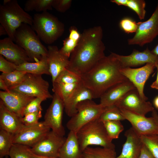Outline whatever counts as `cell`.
I'll return each instance as SVG.
<instances>
[{
  "mask_svg": "<svg viewBox=\"0 0 158 158\" xmlns=\"http://www.w3.org/2000/svg\"><path fill=\"white\" fill-rule=\"evenodd\" d=\"M83 84L82 82L74 84L52 83V91L56 94L64 102L75 90Z\"/></svg>",
  "mask_w": 158,
  "mask_h": 158,
  "instance_id": "4316f807",
  "label": "cell"
},
{
  "mask_svg": "<svg viewBox=\"0 0 158 158\" xmlns=\"http://www.w3.org/2000/svg\"><path fill=\"white\" fill-rule=\"evenodd\" d=\"M8 37L0 40V54L17 66L32 62L25 50Z\"/></svg>",
  "mask_w": 158,
  "mask_h": 158,
  "instance_id": "2e32d148",
  "label": "cell"
},
{
  "mask_svg": "<svg viewBox=\"0 0 158 158\" xmlns=\"http://www.w3.org/2000/svg\"><path fill=\"white\" fill-rule=\"evenodd\" d=\"M152 115L154 118L158 127V113L156 110L154 109L153 110L152 112Z\"/></svg>",
  "mask_w": 158,
  "mask_h": 158,
  "instance_id": "c3c4849f",
  "label": "cell"
},
{
  "mask_svg": "<svg viewBox=\"0 0 158 158\" xmlns=\"http://www.w3.org/2000/svg\"><path fill=\"white\" fill-rule=\"evenodd\" d=\"M155 68V64L148 63L139 68H122L120 70V72L133 84L141 98L143 100L147 101L148 98L144 93V86Z\"/></svg>",
  "mask_w": 158,
  "mask_h": 158,
  "instance_id": "7c38bea8",
  "label": "cell"
},
{
  "mask_svg": "<svg viewBox=\"0 0 158 158\" xmlns=\"http://www.w3.org/2000/svg\"><path fill=\"white\" fill-rule=\"evenodd\" d=\"M122 68L116 54L111 53L80 76L82 82L91 91L94 99L100 98L111 87L128 80L121 73Z\"/></svg>",
  "mask_w": 158,
  "mask_h": 158,
  "instance_id": "7a4b0ae2",
  "label": "cell"
},
{
  "mask_svg": "<svg viewBox=\"0 0 158 158\" xmlns=\"http://www.w3.org/2000/svg\"><path fill=\"white\" fill-rule=\"evenodd\" d=\"M21 118L8 109L0 99V129L14 134L18 133L25 126L22 123Z\"/></svg>",
  "mask_w": 158,
  "mask_h": 158,
  "instance_id": "7402d4cb",
  "label": "cell"
},
{
  "mask_svg": "<svg viewBox=\"0 0 158 158\" xmlns=\"http://www.w3.org/2000/svg\"><path fill=\"white\" fill-rule=\"evenodd\" d=\"M72 2L71 0H53L52 7L57 11L64 13L70 8Z\"/></svg>",
  "mask_w": 158,
  "mask_h": 158,
  "instance_id": "b9f144b4",
  "label": "cell"
},
{
  "mask_svg": "<svg viewBox=\"0 0 158 158\" xmlns=\"http://www.w3.org/2000/svg\"><path fill=\"white\" fill-rule=\"evenodd\" d=\"M140 158H155L143 143Z\"/></svg>",
  "mask_w": 158,
  "mask_h": 158,
  "instance_id": "ee69618b",
  "label": "cell"
},
{
  "mask_svg": "<svg viewBox=\"0 0 158 158\" xmlns=\"http://www.w3.org/2000/svg\"><path fill=\"white\" fill-rule=\"evenodd\" d=\"M69 34L68 37L75 41L79 42L81 37L80 34L76 28L74 26L71 27L69 30Z\"/></svg>",
  "mask_w": 158,
  "mask_h": 158,
  "instance_id": "7bdbcfd3",
  "label": "cell"
},
{
  "mask_svg": "<svg viewBox=\"0 0 158 158\" xmlns=\"http://www.w3.org/2000/svg\"><path fill=\"white\" fill-rule=\"evenodd\" d=\"M52 99L51 102L45 114L44 122L52 130L60 136H64L65 134L62 123L64 102L55 93Z\"/></svg>",
  "mask_w": 158,
  "mask_h": 158,
  "instance_id": "8fae6325",
  "label": "cell"
},
{
  "mask_svg": "<svg viewBox=\"0 0 158 158\" xmlns=\"http://www.w3.org/2000/svg\"><path fill=\"white\" fill-rule=\"evenodd\" d=\"M7 35V32L5 28L1 24L0 25V36Z\"/></svg>",
  "mask_w": 158,
  "mask_h": 158,
  "instance_id": "681fc988",
  "label": "cell"
},
{
  "mask_svg": "<svg viewBox=\"0 0 158 158\" xmlns=\"http://www.w3.org/2000/svg\"><path fill=\"white\" fill-rule=\"evenodd\" d=\"M119 108L125 120L130 123L132 127L139 135L158 134V127L154 117H147L145 116Z\"/></svg>",
  "mask_w": 158,
  "mask_h": 158,
  "instance_id": "4fadbf2b",
  "label": "cell"
},
{
  "mask_svg": "<svg viewBox=\"0 0 158 158\" xmlns=\"http://www.w3.org/2000/svg\"><path fill=\"white\" fill-rule=\"evenodd\" d=\"M155 65L157 69V75L156 80L151 84L150 87L152 88L158 90V64H156Z\"/></svg>",
  "mask_w": 158,
  "mask_h": 158,
  "instance_id": "bcb514c9",
  "label": "cell"
},
{
  "mask_svg": "<svg viewBox=\"0 0 158 158\" xmlns=\"http://www.w3.org/2000/svg\"><path fill=\"white\" fill-rule=\"evenodd\" d=\"M59 158H83V152L75 132L70 131L59 150Z\"/></svg>",
  "mask_w": 158,
  "mask_h": 158,
  "instance_id": "cb8c5ba5",
  "label": "cell"
},
{
  "mask_svg": "<svg viewBox=\"0 0 158 158\" xmlns=\"http://www.w3.org/2000/svg\"><path fill=\"white\" fill-rule=\"evenodd\" d=\"M11 0H4L3 2V4H5L9 2Z\"/></svg>",
  "mask_w": 158,
  "mask_h": 158,
  "instance_id": "db71d44e",
  "label": "cell"
},
{
  "mask_svg": "<svg viewBox=\"0 0 158 158\" xmlns=\"http://www.w3.org/2000/svg\"><path fill=\"white\" fill-rule=\"evenodd\" d=\"M105 109L106 107L92 100L82 101L78 105L77 112L71 117L66 123V127L70 131L76 133L86 124L99 118Z\"/></svg>",
  "mask_w": 158,
  "mask_h": 158,
  "instance_id": "52a82bcc",
  "label": "cell"
},
{
  "mask_svg": "<svg viewBox=\"0 0 158 158\" xmlns=\"http://www.w3.org/2000/svg\"><path fill=\"white\" fill-rule=\"evenodd\" d=\"M66 138L50 130L31 148V151L37 155L59 158V150Z\"/></svg>",
  "mask_w": 158,
  "mask_h": 158,
  "instance_id": "30bf717a",
  "label": "cell"
},
{
  "mask_svg": "<svg viewBox=\"0 0 158 158\" xmlns=\"http://www.w3.org/2000/svg\"><path fill=\"white\" fill-rule=\"evenodd\" d=\"M94 99L90 90L83 84L79 86L64 102V110L66 114L71 117L77 112V107L81 102Z\"/></svg>",
  "mask_w": 158,
  "mask_h": 158,
  "instance_id": "603a6c76",
  "label": "cell"
},
{
  "mask_svg": "<svg viewBox=\"0 0 158 158\" xmlns=\"http://www.w3.org/2000/svg\"><path fill=\"white\" fill-rule=\"evenodd\" d=\"M63 46L59 51L61 54L69 58L79 42L68 37L63 40Z\"/></svg>",
  "mask_w": 158,
  "mask_h": 158,
  "instance_id": "74e56055",
  "label": "cell"
},
{
  "mask_svg": "<svg viewBox=\"0 0 158 158\" xmlns=\"http://www.w3.org/2000/svg\"><path fill=\"white\" fill-rule=\"evenodd\" d=\"M142 143L148 149L155 158H158V135L140 136Z\"/></svg>",
  "mask_w": 158,
  "mask_h": 158,
  "instance_id": "d6a6232c",
  "label": "cell"
},
{
  "mask_svg": "<svg viewBox=\"0 0 158 158\" xmlns=\"http://www.w3.org/2000/svg\"><path fill=\"white\" fill-rule=\"evenodd\" d=\"M30 26L23 23L14 34V42L26 51L32 62H37L47 56L48 50Z\"/></svg>",
  "mask_w": 158,
  "mask_h": 158,
  "instance_id": "8992f818",
  "label": "cell"
},
{
  "mask_svg": "<svg viewBox=\"0 0 158 158\" xmlns=\"http://www.w3.org/2000/svg\"><path fill=\"white\" fill-rule=\"evenodd\" d=\"M145 6V1L144 0H128L127 5L135 12L141 20L145 18L146 13Z\"/></svg>",
  "mask_w": 158,
  "mask_h": 158,
  "instance_id": "d590c367",
  "label": "cell"
},
{
  "mask_svg": "<svg viewBox=\"0 0 158 158\" xmlns=\"http://www.w3.org/2000/svg\"><path fill=\"white\" fill-rule=\"evenodd\" d=\"M42 117V111L28 114L21 118L23 124L26 126H31L38 123Z\"/></svg>",
  "mask_w": 158,
  "mask_h": 158,
  "instance_id": "f35d334b",
  "label": "cell"
},
{
  "mask_svg": "<svg viewBox=\"0 0 158 158\" xmlns=\"http://www.w3.org/2000/svg\"><path fill=\"white\" fill-rule=\"evenodd\" d=\"M0 98L8 109L22 118L24 116L26 107L35 97L10 90L9 92L0 91Z\"/></svg>",
  "mask_w": 158,
  "mask_h": 158,
  "instance_id": "e0dca14e",
  "label": "cell"
},
{
  "mask_svg": "<svg viewBox=\"0 0 158 158\" xmlns=\"http://www.w3.org/2000/svg\"><path fill=\"white\" fill-rule=\"evenodd\" d=\"M128 0H111L110 1L115 3L118 6H127Z\"/></svg>",
  "mask_w": 158,
  "mask_h": 158,
  "instance_id": "f6af8a7d",
  "label": "cell"
},
{
  "mask_svg": "<svg viewBox=\"0 0 158 158\" xmlns=\"http://www.w3.org/2000/svg\"><path fill=\"white\" fill-rule=\"evenodd\" d=\"M8 156L10 158H32L31 148L22 144H13Z\"/></svg>",
  "mask_w": 158,
  "mask_h": 158,
  "instance_id": "836d02e7",
  "label": "cell"
},
{
  "mask_svg": "<svg viewBox=\"0 0 158 158\" xmlns=\"http://www.w3.org/2000/svg\"><path fill=\"white\" fill-rule=\"evenodd\" d=\"M50 129L44 121L39 122L33 125L25 126L20 131L14 135L13 143L22 144L32 147Z\"/></svg>",
  "mask_w": 158,
  "mask_h": 158,
  "instance_id": "5bb4252c",
  "label": "cell"
},
{
  "mask_svg": "<svg viewBox=\"0 0 158 158\" xmlns=\"http://www.w3.org/2000/svg\"><path fill=\"white\" fill-rule=\"evenodd\" d=\"M0 89L4 91L9 92L10 91L4 82L1 78H0Z\"/></svg>",
  "mask_w": 158,
  "mask_h": 158,
  "instance_id": "7dc6e473",
  "label": "cell"
},
{
  "mask_svg": "<svg viewBox=\"0 0 158 158\" xmlns=\"http://www.w3.org/2000/svg\"><path fill=\"white\" fill-rule=\"evenodd\" d=\"M99 119L102 122L108 121H121L125 120L121 114L120 109L115 105L106 107L105 110L100 116Z\"/></svg>",
  "mask_w": 158,
  "mask_h": 158,
  "instance_id": "4dcf8cb0",
  "label": "cell"
},
{
  "mask_svg": "<svg viewBox=\"0 0 158 158\" xmlns=\"http://www.w3.org/2000/svg\"><path fill=\"white\" fill-rule=\"evenodd\" d=\"M151 51L154 54L158 56V44L151 50Z\"/></svg>",
  "mask_w": 158,
  "mask_h": 158,
  "instance_id": "f5cc1de1",
  "label": "cell"
},
{
  "mask_svg": "<svg viewBox=\"0 0 158 158\" xmlns=\"http://www.w3.org/2000/svg\"><path fill=\"white\" fill-rule=\"evenodd\" d=\"M0 23L5 29L8 37L14 42V34L23 23L32 26L33 18L25 11L16 0L0 6Z\"/></svg>",
  "mask_w": 158,
  "mask_h": 158,
  "instance_id": "277c9868",
  "label": "cell"
},
{
  "mask_svg": "<svg viewBox=\"0 0 158 158\" xmlns=\"http://www.w3.org/2000/svg\"><path fill=\"white\" fill-rule=\"evenodd\" d=\"M115 149L89 147L83 152V158H115Z\"/></svg>",
  "mask_w": 158,
  "mask_h": 158,
  "instance_id": "484cf974",
  "label": "cell"
},
{
  "mask_svg": "<svg viewBox=\"0 0 158 158\" xmlns=\"http://www.w3.org/2000/svg\"><path fill=\"white\" fill-rule=\"evenodd\" d=\"M17 66L0 54V71L2 73H8L13 71L17 70Z\"/></svg>",
  "mask_w": 158,
  "mask_h": 158,
  "instance_id": "60d3db41",
  "label": "cell"
},
{
  "mask_svg": "<svg viewBox=\"0 0 158 158\" xmlns=\"http://www.w3.org/2000/svg\"><path fill=\"white\" fill-rule=\"evenodd\" d=\"M27 73L16 70L8 73H2L0 78L4 82L9 89L17 86L23 81Z\"/></svg>",
  "mask_w": 158,
  "mask_h": 158,
  "instance_id": "83f0119b",
  "label": "cell"
},
{
  "mask_svg": "<svg viewBox=\"0 0 158 158\" xmlns=\"http://www.w3.org/2000/svg\"><path fill=\"white\" fill-rule=\"evenodd\" d=\"M49 82L44 80L41 75L27 73L21 83L9 89L28 96L47 99L52 98L53 97L49 92Z\"/></svg>",
  "mask_w": 158,
  "mask_h": 158,
  "instance_id": "ba28073f",
  "label": "cell"
},
{
  "mask_svg": "<svg viewBox=\"0 0 158 158\" xmlns=\"http://www.w3.org/2000/svg\"><path fill=\"white\" fill-rule=\"evenodd\" d=\"M46 99L43 98L35 97L30 102L26 107L24 112V116L28 113L42 111L41 104Z\"/></svg>",
  "mask_w": 158,
  "mask_h": 158,
  "instance_id": "ab89813d",
  "label": "cell"
},
{
  "mask_svg": "<svg viewBox=\"0 0 158 158\" xmlns=\"http://www.w3.org/2000/svg\"><path fill=\"white\" fill-rule=\"evenodd\" d=\"M135 89L133 84L129 80L118 84L101 96L99 104L104 107L115 105L127 92Z\"/></svg>",
  "mask_w": 158,
  "mask_h": 158,
  "instance_id": "d6986e66",
  "label": "cell"
},
{
  "mask_svg": "<svg viewBox=\"0 0 158 158\" xmlns=\"http://www.w3.org/2000/svg\"><path fill=\"white\" fill-rule=\"evenodd\" d=\"M153 104L154 107L158 109V96L154 98L153 101Z\"/></svg>",
  "mask_w": 158,
  "mask_h": 158,
  "instance_id": "816d5d0a",
  "label": "cell"
},
{
  "mask_svg": "<svg viewBox=\"0 0 158 158\" xmlns=\"http://www.w3.org/2000/svg\"><path fill=\"white\" fill-rule=\"evenodd\" d=\"M119 25L121 29L128 34L135 33L138 26L137 23L128 17L122 19L119 22Z\"/></svg>",
  "mask_w": 158,
  "mask_h": 158,
  "instance_id": "8d00e7d4",
  "label": "cell"
},
{
  "mask_svg": "<svg viewBox=\"0 0 158 158\" xmlns=\"http://www.w3.org/2000/svg\"><path fill=\"white\" fill-rule=\"evenodd\" d=\"M126 140L121 152L115 158H140L142 145L139 135L131 127L126 131Z\"/></svg>",
  "mask_w": 158,
  "mask_h": 158,
  "instance_id": "44dd1931",
  "label": "cell"
},
{
  "mask_svg": "<svg viewBox=\"0 0 158 158\" xmlns=\"http://www.w3.org/2000/svg\"><path fill=\"white\" fill-rule=\"evenodd\" d=\"M14 134L2 129L0 130V158L8 155L13 143Z\"/></svg>",
  "mask_w": 158,
  "mask_h": 158,
  "instance_id": "f546056e",
  "label": "cell"
},
{
  "mask_svg": "<svg viewBox=\"0 0 158 158\" xmlns=\"http://www.w3.org/2000/svg\"><path fill=\"white\" fill-rule=\"evenodd\" d=\"M116 56L122 68L137 67L148 63L158 64V56L153 53L147 47L142 51L134 49L128 56L116 54Z\"/></svg>",
  "mask_w": 158,
  "mask_h": 158,
  "instance_id": "ac0fdd59",
  "label": "cell"
},
{
  "mask_svg": "<svg viewBox=\"0 0 158 158\" xmlns=\"http://www.w3.org/2000/svg\"><path fill=\"white\" fill-rule=\"evenodd\" d=\"M81 82L80 76L66 68L59 74L52 83L74 84Z\"/></svg>",
  "mask_w": 158,
  "mask_h": 158,
  "instance_id": "e575fe53",
  "label": "cell"
},
{
  "mask_svg": "<svg viewBox=\"0 0 158 158\" xmlns=\"http://www.w3.org/2000/svg\"><path fill=\"white\" fill-rule=\"evenodd\" d=\"M115 105L119 108L144 116L154 109L150 102L144 101L141 98L136 89L127 92Z\"/></svg>",
  "mask_w": 158,
  "mask_h": 158,
  "instance_id": "9a60e30c",
  "label": "cell"
},
{
  "mask_svg": "<svg viewBox=\"0 0 158 158\" xmlns=\"http://www.w3.org/2000/svg\"><path fill=\"white\" fill-rule=\"evenodd\" d=\"M8 155L6 156L5 157V158H8Z\"/></svg>",
  "mask_w": 158,
  "mask_h": 158,
  "instance_id": "11a10c76",
  "label": "cell"
},
{
  "mask_svg": "<svg viewBox=\"0 0 158 158\" xmlns=\"http://www.w3.org/2000/svg\"><path fill=\"white\" fill-rule=\"evenodd\" d=\"M32 26L40 40L49 45L60 37L65 30L64 24L47 11L35 14Z\"/></svg>",
  "mask_w": 158,
  "mask_h": 158,
  "instance_id": "5b68a950",
  "label": "cell"
},
{
  "mask_svg": "<svg viewBox=\"0 0 158 158\" xmlns=\"http://www.w3.org/2000/svg\"><path fill=\"white\" fill-rule=\"evenodd\" d=\"M47 49V61L53 82L59 74L67 68L69 58L61 54L56 46L49 45Z\"/></svg>",
  "mask_w": 158,
  "mask_h": 158,
  "instance_id": "ffe728a7",
  "label": "cell"
},
{
  "mask_svg": "<svg viewBox=\"0 0 158 158\" xmlns=\"http://www.w3.org/2000/svg\"><path fill=\"white\" fill-rule=\"evenodd\" d=\"M103 35L100 26L85 30L71 55L66 69L80 76L105 57V47L102 40Z\"/></svg>",
  "mask_w": 158,
  "mask_h": 158,
  "instance_id": "6da1fadb",
  "label": "cell"
},
{
  "mask_svg": "<svg viewBox=\"0 0 158 158\" xmlns=\"http://www.w3.org/2000/svg\"><path fill=\"white\" fill-rule=\"evenodd\" d=\"M31 155L32 158H53L35 154L32 153L31 151Z\"/></svg>",
  "mask_w": 158,
  "mask_h": 158,
  "instance_id": "f907efd6",
  "label": "cell"
},
{
  "mask_svg": "<svg viewBox=\"0 0 158 158\" xmlns=\"http://www.w3.org/2000/svg\"><path fill=\"white\" fill-rule=\"evenodd\" d=\"M76 134L82 152L91 145L115 149V145L108 136L103 122L99 118L84 126L76 133Z\"/></svg>",
  "mask_w": 158,
  "mask_h": 158,
  "instance_id": "3957f363",
  "label": "cell"
},
{
  "mask_svg": "<svg viewBox=\"0 0 158 158\" xmlns=\"http://www.w3.org/2000/svg\"><path fill=\"white\" fill-rule=\"evenodd\" d=\"M138 28L133 37L128 39L129 45L142 47L152 42L158 35V1L153 13L146 21L137 23Z\"/></svg>",
  "mask_w": 158,
  "mask_h": 158,
  "instance_id": "9c48e42d",
  "label": "cell"
},
{
  "mask_svg": "<svg viewBox=\"0 0 158 158\" xmlns=\"http://www.w3.org/2000/svg\"><path fill=\"white\" fill-rule=\"evenodd\" d=\"M16 70L33 74L50 75L47 56L37 62L24 63L17 66Z\"/></svg>",
  "mask_w": 158,
  "mask_h": 158,
  "instance_id": "d4e9b609",
  "label": "cell"
},
{
  "mask_svg": "<svg viewBox=\"0 0 158 158\" xmlns=\"http://www.w3.org/2000/svg\"><path fill=\"white\" fill-rule=\"evenodd\" d=\"M53 0H28L25 2L24 10L26 12L35 11L37 12L52 10Z\"/></svg>",
  "mask_w": 158,
  "mask_h": 158,
  "instance_id": "f1b7e54d",
  "label": "cell"
},
{
  "mask_svg": "<svg viewBox=\"0 0 158 158\" xmlns=\"http://www.w3.org/2000/svg\"><path fill=\"white\" fill-rule=\"evenodd\" d=\"M103 122L108 136L112 140L118 138L124 129L120 121H108Z\"/></svg>",
  "mask_w": 158,
  "mask_h": 158,
  "instance_id": "1f68e13d",
  "label": "cell"
}]
</instances>
